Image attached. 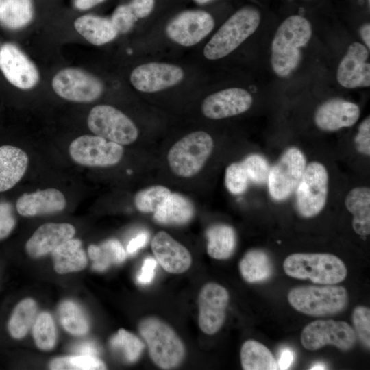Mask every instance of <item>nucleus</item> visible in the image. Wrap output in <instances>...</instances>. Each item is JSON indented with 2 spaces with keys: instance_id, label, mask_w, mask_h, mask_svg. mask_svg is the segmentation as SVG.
<instances>
[{
  "instance_id": "nucleus-31",
  "label": "nucleus",
  "mask_w": 370,
  "mask_h": 370,
  "mask_svg": "<svg viewBox=\"0 0 370 370\" xmlns=\"http://www.w3.org/2000/svg\"><path fill=\"white\" fill-rule=\"evenodd\" d=\"M241 365L245 370H275L277 362L270 350L254 341H245L241 349Z\"/></svg>"
},
{
  "instance_id": "nucleus-9",
  "label": "nucleus",
  "mask_w": 370,
  "mask_h": 370,
  "mask_svg": "<svg viewBox=\"0 0 370 370\" xmlns=\"http://www.w3.org/2000/svg\"><path fill=\"white\" fill-rule=\"evenodd\" d=\"M306 166L304 153L297 147H288L270 168L267 183L271 197L276 201L288 199L296 188Z\"/></svg>"
},
{
  "instance_id": "nucleus-2",
  "label": "nucleus",
  "mask_w": 370,
  "mask_h": 370,
  "mask_svg": "<svg viewBox=\"0 0 370 370\" xmlns=\"http://www.w3.org/2000/svg\"><path fill=\"white\" fill-rule=\"evenodd\" d=\"M140 336L145 341L151 359L160 368L177 367L185 356V347L175 330L155 317L142 319L138 325Z\"/></svg>"
},
{
  "instance_id": "nucleus-33",
  "label": "nucleus",
  "mask_w": 370,
  "mask_h": 370,
  "mask_svg": "<svg viewBox=\"0 0 370 370\" xmlns=\"http://www.w3.org/2000/svg\"><path fill=\"white\" fill-rule=\"evenodd\" d=\"M37 306L34 300L27 298L15 307L8 322L10 335L16 338H23L36 319Z\"/></svg>"
},
{
  "instance_id": "nucleus-27",
  "label": "nucleus",
  "mask_w": 370,
  "mask_h": 370,
  "mask_svg": "<svg viewBox=\"0 0 370 370\" xmlns=\"http://www.w3.org/2000/svg\"><path fill=\"white\" fill-rule=\"evenodd\" d=\"M55 271L60 273L79 271L87 264L86 255L79 239L71 238L52 252Z\"/></svg>"
},
{
  "instance_id": "nucleus-40",
  "label": "nucleus",
  "mask_w": 370,
  "mask_h": 370,
  "mask_svg": "<svg viewBox=\"0 0 370 370\" xmlns=\"http://www.w3.org/2000/svg\"><path fill=\"white\" fill-rule=\"evenodd\" d=\"M249 178L242 162H233L227 166L225 173V185L232 195L245 193L249 185Z\"/></svg>"
},
{
  "instance_id": "nucleus-13",
  "label": "nucleus",
  "mask_w": 370,
  "mask_h": 370,
  "mask_svg": "<svg viewBox=\"0 0 370 370\" xmlns=\"http://www.w3.org/2000/svg\"><path fill=\"white\" fill-rule=\"evenodd\" d=\"M212 16L202 10L183 12L173 18L166 27L173 41L182 46H193L204 38L213 29Z\"/></svg>"
},
{
  "instance_id": "nucleus-21",
  "label": "nucleus",
  "mask_w": 370,
  "mask_h": 370,
  "mask_svg": "<svg viewBox=\"0 0 370 370\" xmlns=\"http://www.w3.org/2000/svg\"><path fill=\"white\" fill-rule=\"evenodd\" d=\"M75 234V228L70 223H45L40 226L27 241L25 249L33 258L43 256L72 238Z\"/></svg>"
},
{
  "instance_id": "nucleus-12",
  "label": "nucleus",
  "mask_w": 370,
  "mask_h": 370,
  "mask_svg": "<svg viewBox=\"0 0 370 370\" xmlns=\"http://www.w3.org/2000/svg\"><path fill=\"white\" fill-rule=\"evenodd\" d=\"M54 92L70 101L89 103L97 99L103 92L101 82L92 74L76 68H65L53 77Z\"/></svg>"
},
{
  "instance_id": "nucleus-48",
  "label": "nucleus",
  "mask_w": 370,
  "mask_h": 370,
  "mask_svg": "<svg viewBox=\"0 0 370 370\" xmlns=\"http://www.w3.org/2000/svg\"><path fill=\"white\" fill-rule=\"evenodd\" d=\"M149 235L146 232H142L132 238L128 243L127 251L130 254H134L141 247H144L148 241Z\"/></svg>"
},
{
  "instance_id": "nucleus-38",
  "label": "nucleus",
  "mask_w": 370,
  "mask_h": 370,
  "mask_svg": "<svg viewBox=\"0 0 370 370\" xmlns=\"http://www.w3.org/2000/svg\"><path fill=\"white\" fill-rule=\"evenodd\" d=\"M49 368L53 370H97L105 369L106 365L96 356L79 355L56 358L51 362Z\"/></svg>"
},
{
  "instance_id": "nucleus-18",
  "label": "nucleus",
  "mask_w": 370,
  "mask_h": 370,
  "mask_svg": "<svg viewBox=\"0 0 370 370\" xmlns=\"http://www.w3.org/2000/svg\"><path fill=\"white\" fill-rule=\"evenodd\" d=\"M369 51L360 42H353L341 60L337 70L338 82L343 87L355 88L370 86Z\"/></svg>"
},
{
  "instance_id": "nucleus-11",
  "label": "nucleus",
  "mask_w": 370,
  "mask_h": 370,
  "mask_svg": "<svg viewBox=\"0 0 370 370\" xmlns=\"http://www.w3.org/2000/svg\"><path fill=\"white\" fill-rule=\"evenodd\" d=\"M69 154L76 163L86 166H110L123 156L122 145L99 136L82 135L69 145Z\"/></svg>"
},
{
  "instance_id": "nucleus-17",
  "label": "nucleus",
  "mask_w": 370,
  "mask_h": 370,
  "mask_svg": "<svg viewBox=\"0 0 370 370\" xmlns=\"http://www.w3.org/2000/svg\"><path fill=\"white\" fill-rule=\"evenodd\" d=\"M251 95L243 88H230L208 96L203 101V114L210 119H221L236 116L251 106Z\"/></svg>"
},
{
  "instance_id": "nucleus-6",
  "label": "nucleus",
  "mask_w": 370,
  "mask_h": 370,
  "mask_svg": "<svg viewBox=\"0 0 370 370\" xmlns=\"http://www.w3.org/2000/svg\"><path fill=\"white\" fill-rule=\"evenodd\" d=\"M288 301L304 314L326 316L342 311L347 304L348 295L346 289L341 286H307L291 289Z\"/></svg>"
},
{
  "instance_id": "nucleus-28",
  "label": "nucleus",
  "mask_w": 370,
  "mask_h": 370,
  "mask_svg": "<svg viewBox=\"0 0 370 370\" xmlns=\"http://www.w3.org/2000/svg\"><path fill=\"white\" fill-rule=\"evenodd\" d=\"M207 252L217 260H225L234 253L236 245L234 230L226 224H215L206 230Z\"/></svg>"
},
{
  "instance_id": "nucleus-16",
  "label": "nucleus",
  "mask_w": 370,
  "mask_h": 370,
  "mask_svg": "<svg viewBox=\"0 0 370 370\" xmlns=\"http://www.w3.org/2000/svg\"><path fill=\"white\" fill-rule=\"evenodd\" d=\"M184 77L181 67L166 63L149 62L136 67L130 82L138 90L155 92L171 87Z\"/></svg>"
},
{
  "instance_id": "nucleus-20",
  "label": "nucleus",
  "mask_w": 370,
  "mask_h": 370,
  "mask_svg": "<svg viewBox=\"0 0 370 370\" xmlns=\"http://www.w3.org/2000/svg\"><path fill=\"white\" fill-rule=\"evenodd\" d=\"M153 253L161 267L167 272L179 274L186 271L191 265L189 251L164 231H160L151 241Z\"/></svg>"
},
{
  "instance_id": "nucleus-4",
  "label": "nucleus",
  "mask_w": 370,
  "mask_h": 370,
  "mask_svg": "<svg viewBox=\"0 0 370 370\" xmlns=\"http://www.w3.org/2000/svg\"><path fill=\"white\" fill-rule=\"evenodd\" d=\"M260 14L254 7H245L231 16L214 34L204 49L208 60L222 58L236 49L258 28Z\"/></svg>"
},
{
  "instance_id": "nucleus-37",
  "label": "nucleus",
  "mask_w": 370,
  "mask_h": 370,
  "mask_svg": "<svg viewBox=\"0 0 370 370\" xmlns=\"http://www.w3.org/2000/svg\"><path fill=\"white\" fill-rule=\"evenodd\" d=\"M111 346L121 351L125 360L136 361L143 352L145 345L136 336L121 328L110 339Z\"/></svg>"
},
{
  "instance_id": "nucleus-8",
  "label": "nucleus",
  "mask_w": 370,
  "mask_h": 370,
  "mask_svg": "<svg viewBox=\"0 0 370 370\" xmlns=\"http://www.w3.org/2000/svg\"><path fill=\"white\" fill-rule=\"evenodd\" d=\"M87 124L95 135L121 145L132 144L138 136L134 122L123 112L109 105L92 108L88 116Z\"/></svg>"
},
{
  "instance_id": "nucleus-49",
  "label": "nucleus",
  "mask_w": 370,
  "mask_h": 370,
  "mask_svg": "<svg viewBox=\"0 0 370 370\" xmlns=\"http://www.w3.org/2000/svg\"><path fill=\"white\" fill-rule=\"evenodd\" d=\"M76 352L79 355L96 356L98 354L97 346L92 343H84L76 347Z\"/></svg>"
},
{
  "instance_id": "nucleus-35",
  "label": "nucleus",
  "mask_w": 370,
  "mask_h": 370,
  "mask_svg": "<svg viewBox=\"0 0 370 370\" xmlns=\"http://www.w3.org/2000/svg\"><path fill=\"white\" fill-rule=\"evenodd\" d=\"M171 194V191L164 186H151L138 191L134 196V202L139 211L154 213Z\"/></svg>"
},
{
  "instance_id": "nucleus-14",
  "label": "nucleus",
  "mask_w": 370,
  "mask_h": 370,
  "mask_svg": "<svg viewBox=\"0 0 370 370\" xmlns=\"http://www.w3.org/2000/svg\"><path fill=\"white\" fill-rule=\"evenodd\" d=\"M227 291L221 285L210 282L201 289L198 296L199 326L206 334L217 333L223 325L229 302Z\"/></svg>"
},
{
  "instance_id": "nucleus-50",
  "label": "nucleus",
  "mask_w": 370,
  "mask_h": 370,
  "mask_svg": "<svg viewBox=\"0 0 370 370\" xmlns=\"http://www.w3.org/2000/svg\"><path fill=\"white\" fill-rule=\"evenodd\" d=\"M105 0H74V5L81 10H88Z\"/></svg>"
},
{
  "instance_id": "nucleus-22",
  "label": "nucleus",
  "mask_w": 370,
  "mask_h": 370,
  "mask_svg": "<svg viewBox=\"0 0 370 370\" xmlns=\"http://www.w3.org/2000/svg\"><path fill=\"white\" fill-rule=\"evenodd\" d=\"M66 205L62 192L56 188H47L23 194L17 199L16 208L21 215L34 217L59 212Z\"/></svg>"
},
{
  "instance_id": "nucleus-42",
  "label": "nucleus",
  "mask_w": 370,
  "mask_h": 370,
  "mask_svg": "<svg viewBox=\"0 0 370 370\" xmlns=\"http://www.w3.org/2000/svg\"><path fill=\"white\" fill-rule=\"evenodd\" d=\"M111 21L118 33L125 34L133 27L138 20L128 4L121 5L114 11Z\"/></svg>"
},
{
  "instance_id": "nucleus-53",
  "label": "nucleus",
  "mask_w": 370,
  "mask_h": 370,
  "mask_svg": "<svg viewBox=\"0 0 370 370\" xmlns=\"http://www.w3.org/2000/svg\"><path fill=\"white\" fill-rule=\"evenodd\" d=\"M197 3H199V4H204L208 1H210V0H194Z\"/></svg>"
},
{
  "instance_id": "nucleus-39",
  "label": "nucleus",
  "mask_w": 370,
  "mask_h": 370,
  "mask_svg": "<svg viewBox=\"0 0 370 370\" xmlns=\"http://www.w3.org/2000/svg\"><path fill=\"white\" fill-rule=\"evenodd\" d=\"M241 162L249 182L257 185H262L267 182L270 166L265 158L254 153L246 157Z\"/></svg>"
},
{
  "instance_id": "nucleus-34",
  "label": "nucleus",
  "mask_w": 370,
  "mask_h": 370,
  "mask_svg": "<svg viewBox=\"0 0 370 370\" xmlns=\"http://www.w3.org/2000/svg\"><path fill=\"white\" fill-rule=\"evenodd\" d=\"M60 321L63 328L75 336L85 334L88 329V320L80 308L73 301H64L58 308Z\"/></svg>"
},
{
  "instance_id": "nucleus-15",
  "label": "nucleus",
  "mask_w": 370,
  "mask_h": 370,
  "mask_svg": "<svg viewBox=\"0 0 370 370\" xmlns=\"http://www.w3.org/2000/svg\"><path fill=\"white\" fill-rule=\"evenodd\" d=\"M0 70L11 84L23 90L34 88L40 79L35 64L20 48L10 42L0 47Z\"/></svg>"
},
{
  "instance_id": "nucleus-41",
  "label": "nucleus",
  "mask_w": 370,
  "mask_h": 370,
  "mask_svg": "<svg viewBox=\"0 0 370 370\" xmlns=\"http://www.w3.org/2000/svg\"><path fill=\"white\" fill-rule=\"evenodd\" d=\"M356 334L364 346L370 347V309L364 306H356L352 314Z\"/></svg>"
},
{
  "instance_id": "nucleus-25",
  "label": "nucleus",
  "mask_w": 370,
  "mask_h": 370,
  "mask_svg": "<svg viewBox=\"0 0 370 370\" xmlns=\"http://www.w3.org/2000/svg\"><path fill=\"white\" fill-rule=\"evenodd\" d=\"M347 210L353 214L352 227L360 236L370 234V188L358 186L352 188L345 199Z\"/></svg>"
},
{
  "instance_id": "nucleus-29",
  "label": "nucleus",
  "mask_w": 370,
  "mask_h": 370,
  "mask_svg": "<svg viewBox=\"0 0 370 370\" xmlns=\"http://www.w3.org/2000/svg\"><path fill=\"white\" fill-rule=\"evenodd\" d=\"M243 279L249 283L262 282L273 273V265L268 254L261 249L248 251L239 263Z\"/></svg>"
},
{
  "instance_id": "nucleus-10",
  "label": "nucleus",
  "mask_w": 370,
  "mask_h": 370,
  "mask_svg": "<svg viewBox=\"0 0 370 370\" xmlns=\"http://www.w3.org/2000/svg\"><path fill=\"white\" fill-rule=\"evenodd\" d=\"M356 342L354 330L347 323L334 320H317L308 324L302 330L301 343L303 347L315 351L332 345L347 351Z\"/></svg>"
},
{
  "instance_id": "nucleus-1",
  "label": "nucleus",
  "mask_w": 370,
  "mask_h": 370,
  "mask_svg": "<svg viewBox=\"0 0 370 370\" xmlns=\"http://www.w3.org/2000/svg\"><path fill=\"white\" fill-rule=\"evenodd\" d=\"M310 23L299 15L286 18L278 28L271 45V66L280 77L289 75L299 65L304 47L312 36Z\"/></svg>"
},
{
  "instance_id": "nucleus-30",
  "label": "nucleus",
  "mask_w": 370,
  "mask_h": 370,
  "mask_svg": "<svg viewBox=\"0 0 370 370\" xmlns=\"http://www.w3.org/2000/svg\"><path fill=\"white\" fill-rule=\"evenodd\" d=\"M34 16L32 0H0V24L16 30L27 26Z\"/></svg>"
},
{
  "instance_id": "nucleus-45",
  "label": "nucleus",
  "mask_w": 370,
  "mask_h": 370,
  "mask_svg": "<svg viewBox=\"0 0 370 370\" xmlns=\"http://www.w3.org/2000/svg\"><path fill=\"white\" fill-rule=\"evenodd\" d=\"M128 5L138 19L147 16L152 12L154 0H132Z\"/></svg>"
},
{
  "instance_id": "nucleus-44",
  "label": "nucleus",
  "mask_w": 370,
  "mask_h": 370,
  "mask_svg": "<svg viewBox=\"0 0 370 370\" xmlns=\"http://www.w3.org/2000/svg\"><path fill=\"white\" fill-rule=\"evenodd\" d=\"M15 223L11 205L6 201L0 202V240L11 233Z\"/></svg>"
},
{
  "instance_id": "nucleus-19",
  "label": "nucleus",
  "mask_w": 370,
  "mask_h": 370,
  "mask_svg": "<svg viewBox=\"0 0 370 370\" xmlns=\"http://www.w3.org/2000/svg\"><path fill=\"white\" fill-rule=\"evenodd\" d=\"M360 115L359 106L351 101L333 98L321 103L314 113V123L321 130L334 132L353 126Z\"/></svg>"
},
{
  "instance_id": "nucleus-52",
  "label": "nucleus",
  "mask_w": 370,
  "mask_h": 370,
  "mask_svg": "<svg viewBox=\"0 0 370 370\" xmlns=\"http://www.w3.org/2000/svg\"><path fill=\"white\" fill-rule=\"evenodd\" d=\"M326 365L323 362H316L310 368L311 370L326 369Z\"/></svg>"
},
{
  "instance_id": "nucleus-46",
  "label": "nucleus",
  "mask_w": 370,
  "mask_h": 370,
  "mask_svg": "<svg viewBox=\"0 0 370 370\" xmlns=\"http://www.w3.org/2000/svg\"><path fill=\"white\" fill-rule=\"evenodd\" d=\"M157 264L156 260L151 257L145 259L140 273L137 276V280L140 284H147L151 282L155 275V269Z\"/></svg>"
},
{
  "instance_id": "nucleus-51",
  "label": "nucleus",
  "mask_w": 370,
  "mask_h": 370,
  "mask_svg": "<svg viewBox=\"0 0 370 370\" xmlns=\"http://www.w3.org/2000/svg\"><path fill=\"white\" fill-rule=\"evenodd\" d=\"M360 34L368 49L370 48V25L365 23L360 29Z\"/></svg>"
},
{
  "instance_id": "nucleus-32",
  "label": "nucleus",
  "mask_w": 370,
  "mask_h": 370,
  "mask_svg": "<svg viewBox=\"0 0 370 370\" xmlns=\"http://www.w3.org/2000/svg\"><path fill=\"white\" fill-rule=\"evenodd\" d=\"M88 255L93 261V268L103 271L112 264L123 262L126 254L121 243L116 239L108 240L99 245H90Z\"/></svg>"
},
{
  "instance_id": "nucleus-24",
  "label": "nucleus",
  "mask_w": 370,
  "mask_h": 370,
  "mask_svg": "<svg viewBox=\"0 0 370 370\" xmlns=\"http://www.w3.org/2000/svg\"><path fill=\"white\" fill-rule=\"evenodd\" d=\"M74 27L87 41L97 46L112 41L118 34L110 19L95 15L86 14L77 18Z\"/></svg>"
},
{
  "instance_id": "nucleus-43",
  "label": "nucleus",
  "mask_w": 370,
  "mask_h": 370,
  "mask_svg": "<svg viewBox=\"0 0 370 370\" xmlns=\"http://www.w3.org/2000/svg\"><path fill=\"white\" fill-rule=\"evenodd\" d=\"M356 150L365 155L370 156V118L368 116L359 125L354 138Z\"/></svg>"
},
{
  "instance_id": "nucleus-7",
  "label": "nucleus",
  "mask_w": 370,
  "mask_h": 370,
  "mask_svg": "<svg viewBox=\"0 0 370 370\" xmlns=\"http://www.w3.org/2000/svg\"><path fill=\"white\" fill-rule=\"evenodd\" d=\"M328 172L322 163L306 164L295 190L297 209L301 217L311 218L321 212L328 199Z\"/></svg>"
},
{
  "instance_id": "nucleus-26",
  "label": "nucleus",
  "mask_w": 370,
  "mask_h": 370,
  "mask_svg": "<svg viewBox=\"0 0 370 370\" xmlns=\"http://www.w3.org/2000/svg\"><path fill=\"white\" fill-rule=\"evenodd\" d=\"M191 201L184 195L174 193L154 212L156 222L164 225H181L188 223L194 216Z\"/></svg>"
},
{
  "instance_id": "nucleus-47",
  "label": "nucleus",
  "mask_w": 370,
  "mask_h": 370,
  "mask_svg": "<svg viewBox=\"0 0 370 370\" xmlns=\"http://www.w3.org/2000/svg\"><path fill=\"white\" fill-rule=\"evenodd\" d=\"M295 358V354L294 351L291 348L284 347L280 352L277 367L282 370L288 369L294 362Z\"/></svg>"
},
{
  "instance_id": "nucleus-3",
  "label": "nucleus",
  "mask_w": 370,
  "mask_h": 370,
  "mask_svg": "<svg viewBox=\"0 0 370 370\" xmlns=\"http://www.w3.org/2000/svg\"><path fill=\"white\" fill-rule=\"evenodd\" d=\"M283 269L291 278L320 284H336L347 276L345 263L336 256L327 253L291 254L284 260Z\"/></svg>"
},
{
  "instance_id": "nucleus-5",
  "label": "nucleus",
  "mask_w": 370,
  "mask_h": 370,
  "mask_svg": "<svg viewBox=\"0 0 370 370\" xmlns=\"http://www.w3.org/2000/svg\"><path fill=\"white\" fill-rule=\"evenodd\" d=\"M214 148L211 136L204 131L190 133L169 149L167 160L171 171L182 177L197 174L204 167Z\"/></svg>"
},
{
  "instance_id": "nucleus-23",
  "label": "nucleus",
  "mask_w": 370,
  "mask_h": 370,
  "mask_svg": "<svg viewBox=\"0 0 370 370\" xmlns=\"http://www.w3.org/2000/svg\"><path fill=\"white\" fill-rule=\"evenodd\" d=\"M28 163V156L21 149L0 146V192L11 189L21 180Z\"/></svg>"
},
{
  "instance_id": "nucleus-36",
  "label": "nucleus",
  "mask_w": 370,
  "mask_h": 370,
  "mask_svg": "<svg viewBox=\"0 0 370 370\" xmlns=\"http://www.w3.org/2000/svg\"><path fill=\"white\" fill-rule=\"evenodd\" d=\"M32 332L34 342L39 349L49 351L53 348L56 341V330L49 313L44 312L37 317Z\"/></svg>"
}]
</instances>
